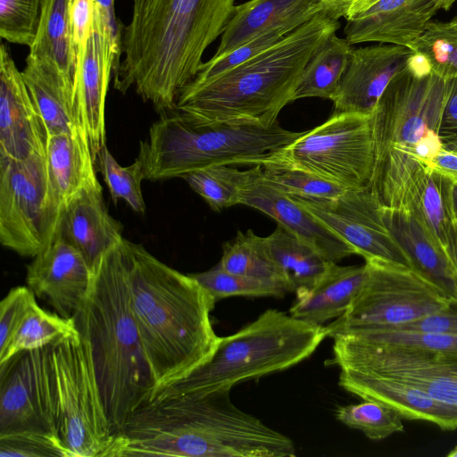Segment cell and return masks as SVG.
Instances as JSON below:
<instances>
[{
    "label": "cell",
    "instance_id": "cell-46",
    "mask_svg": "<svg viewBox=\"0 0 457 457\" xmlns=\"http://www.w3.org/2000/svg\"><path fill=\"white\" fill-rule=\"evenodd\" d=\"M70 16L75 69L84 61L95 20L94 0H71Z\"/></svg>",
    "mask_w": 457,
    "mask_h": 457
},
{
    "label": "cell",
    "instance_id": "cell-22",
    "mask_svg": "<svg viewBox=\"0 0 457 457\" xmlns=\"http://www.w3.org/2000/svg\"><path fill=\"white\" fill-rule=\"evenodd\" d=\"M338 384L357 397L392 408L403 419L426 420L445 430L457 428V408L401 381L344 368Z\"/></svg>",
    "mask_w": 457,
    "mask_h": 457
},
{
    "label": "cell",
    "instance_id": "cell-32",
    "mask_svg": "<svg viewBox=\"0 0 457 457\" xmlns=\"http://www.w3.org/2000/svg\"><path fill=\"white\" fill-rule=\"evenodd\" d=\"M257 173L256 165L245 170L231 165H214L190 171L182 177L215 212L241 204L243 193Z\"/></svg>",
    "mask_w": 457,
    "mask_h": 457
},
{
    "label": "cell",
    "instance_id": "cell-43",
    "mask_svg": "<svg viewBox=\"0 0 457 457\" xmlns=\"http://www.w3.org/2000/svg\"><path fill=\"white\" fill-rule=\"evenodd\" d=\"M294 29H295L290 27L274 28L257 36L222 57L212 58L202 64L193 79L199 81L206 80L233 69L278 43Z\"/></svg>",
    "mask_w": 457,
    "mask_h": 457
},
{
    "label": "cell",
    "instance_id": "cell-10",
    "mask_svg": "<svg viewBox=\"0 0 457 457\" xmlns=\"http://www.w3.org/2000/svg\"><path fill=\"white\" fill-rule=\"evenodd\" d=\"M48 349L59 438L69 457H104L113 434L85 344L78 333Z\"/></svg>",
    "mask_w": 457,
    "mask_h": 457
},
{
    "label": "cell",
    "instance_id": "cell-36",
    "mask_svg": "<svg viewBox=\"0 0 457 457\" xmlns=\"http://www.w3.org/2000/svg\"><path fill=\"white\" fill-rule=\"evenodd\" d=\"M189 275L204 287L215 303L230 296L281 298L289 293L287 285L281 281L231 273L223 270L219 263L208 270Z\"/></svg>",
    "mask_w": 457,
    "mask_h": 457
},
{
    "label": "cell",
    "instance_id": "cell-29",
    "mask_svg": "<svg viewBox=\"0 0 457 457\" xmlns=\"http://www.w3.org/2000/svg\"><path fill=\"white\" fill-rule=\"evenodd\" d=\"M289 293L313 286L334 263L321 252L278 224L267 237Z\"/></svg>",
    "mask_w": 457,
    "mask_h": 457
},
{
    "label": "cell",
    "instance_id": "cell-8",
    "mask_svg": "<svg viewBox=\"0 0 457 457\" xmlns=\"http://www.w3.org/2000/svg\"><path fill=\"white\" fill-rule=\"evenodd\" d=\"M303 132L225 123L198 124L174 110L161 114L139 142L137 159L145 179L182 178L214 165H261L268 154L293 142Z\"/></svg>",
    "mask_w": 457,
    "mask_h": 457
},
{
    "label": "cell",
    "instance_id": "cell-17",
    "mask_svg": "<svg viewBox=\"0 0 457 457\" xmlns=\"http://www.w3.org/2000/svg\"><path fill=\"white\" fill-rule=\"evenodd\" d=\"M413 50L382 44L353 49L331 101L334 112L371 115L389 83L407 66Z\"/></svg>",
    "mask_w": 457,
    "mask_h": 457
},
{
    "label": "cell",
    "instance_id": "cell-41",
    "mask_svg": "<svg viewBox=\"0 0 457 457\" xmlns=\"http://www.w3.org/2000/svg\"><path fill=\"white\" fill-rule=\"evenodd\" d=\"M45 0H0V36L30 47L37 37Z\"/></svg>",
    "mask_w": 457,
    "mask_h": 457
},
{
    "label": "cell",
    "instance_id": "cell-51",
    "mask_svg": "<svg viewBox=\"0 0 457 457\" xmlns=\"http://www.w3.org/2000/svg\"><path fill=\"white\" fill-rule=\"evenodd\" d=\"M324 10H329L340 18L346 16L353 0H317Z\"/></svg>",
    "mask_w": 457,
    "mask_h": 457
},
{
    "label": "cell",
    "instance_id": "cell-3",
    "mask_svg": "<svg viewBox=\"0 0 457 457\" xmlns=\"http://www.w3.org/2000/svg\"><path fill=\"white\" fill-rule=\"evenodd\" d=\"M120 245L155 395L213 354L220 338L211 319L215 303L194 278L161 262L144 245L124 237Z\"/></svg>",
    "mask_w": 457,
    "mask_h": 457
},
{
    "label": "cell",
    "instance_id": "cell-45",
    "mask_svg": "<svg viewBox=\"0 0 457 457\" xmlns=\"http://www.w3.org/2000/svg\"><path fill=\"white\" fill-rule=\"evenodd\" d=\"M37 303L28 287L12 288L0 303V353L7 347L12 335L29 310Z\"/></svg>",
    "mask_w": 457,
    "mask_h": 457
},
{
    "label": "cell",
    "instance_id": "cell-50",
    "mask_svg": "<svg viewBox=\"0 0 457 457\" xmlns=\"http://www.w3.org/2000/svg\"><path fill=\"white\" fill-rule=\"evenodd\" d=\"M430 169L457 185V152L443 147L431 161Z\"/></svg>",
    "mask_w": 457,
    "mask_h": 457
},
{
    "label": "cell",
    "instance_id": "cell-47",
    "mask_svg": "<svg viewBox=\"0 0 457 457\" xmlns=\"http://www.w3.org/2000/svg\"><path fill=\"white\" fill-rule=\"evenodd\" d=\"M377 329H397L457 336V301L451 300L443 309L410 322Z\"/></svg>",
    "mask_w": 457,
    "mask_h": 457
},
{
    "label": "cell",
    "instance_id": "cell-42",
    "mask_svg": "<svg viewBox=\"0 0 457 457\" xmlns=\"http://www.w3.org/2000/svg\"><path fill=\"white\" fill-rule=\"evenodd\" d=\"M345 335L372 343L457 353V336L397 329H371Z\"/></svg>",
    "mask_w": 457,
    "mask_h": 457
},
{
    "label": "cell",
    "instance_id": "cell-31",
    "mask_svg": "<svg viewBox=\"0 0 457 457\" xmlns=\"http://www.w3.org/2000/svg\"><path fill=\"white\" fill-rule=\"evenodd\" d=\"M353 48L346 38L332 35L308 62L293 96L331 100L348 66Z\"/></svg>",
    "mask_w": 457,
    "mask_h": 457
},
{
    "label": "cell",
    "instance_id": "cell-54",
    "mask_svg": "<svg viewBox=\"0 0 457 457\" xmlns=\"http://www.w3.org/2000/svg\"><path fill=\"white\" fill-rule=\"evenodd\" d=\"M453 204H454L455 213H456V217H457V185H454V187H453Z\"/></svg>",
    "mask_w": 457,
    "mask_h": 457
},
{
    "label": "cell",
    "instance_id": "cell-6",
    "mask_svg": "<svg viewBox=\"0 0 457 457\" xmlns=\"http://www.w3.org/2000/svg\"><path fill=\"white\" fill-rule=\"evenodd\" d=\"M447 96V79L436 74L414 51L407 66L387 86L370 115L375 149L370 187L382 207L411 211L431 170L416 152L439 135Z\"/></svg>",
    "mask_w": 457,
    "mask_h": 457
},
{
    "label": "cell",
    "instance_id": "cell-26",
    "mask_svg": "<svg viewBox=\"0 0 457 457\" xmlns=\"http://www.w3.org/2000/svg\"><path fill=\"white\" fill-rule=\"evenodd\" d=\"M368 276L366 262L353 266H340L334 262L313 286L295 291L289 314L316 325L336 320L352 305Z\"/></svg>",
    "mask_w": 457,
    "mask_h": 457
},
{
    "label": "cell",
    "instance_id": "cell-13",
    "mask_svg": "<svg viewBox=\"0 0 457 457\" xmlns=\"http://www.w3.org/2000/svg\"><path fill=\"white\" fill-rule=\"evenodd\" d=\"M332 338L331 365L401 381L457 408V353L372 343L345 334Z\"/></svg>",
    "mask_w": 457,
    "mask_h": 457
},
{
    "label": "cell",
    "instance_id": "cell-15",
    "mask_svg": "<svg viewBox=\"0 0 457 457\" xmlns=\"http://www.w3.org/2000/svg\"><path fill=\"white\" fill-rule=\"evenodd\" d=\"M289 196L350 245L365 262L382 260L410 267L370 187L346 189L335 198Z\"/></svg>",
    "mask_w": 457,
    "mask_h": 457
},
{
    "label": "cell",
    "instance_id": "cell-44",
    "mask_svg": "<svg viewBox=\"0 0 457 457\" xmlns=\"http://www.w3.org/2000/svg\"><path fill=\"white\" fill-rule=\"evenodd\" d=\"M69 457L62 441L46 433H19L0 436V457Z\"/></svg>",
    "mask_w": 457,
    "mask_h": 457
},
{
    "label": "cell",
    "instance_id": "cell-40",
    "mask_svg": "<svg viewBox=\"0 0 457 457\" xmlns=\"http://www.w3.org/2000/svg\"><path fill=\"white\" fill-rule=\"evenodd\" d=\"M258 175L268 185L287 195L335 198L346 190L337 184L300 170L258 165Z\"/></svg>",
    "mask_w": 457,
    "mask_h": 457
},
{
    "label": "cell",
    "instance_id": "cell-20",
    "mask_svg": "<svg viewBox=\"0 0 457 457\" xmlns=\"http://www.w3.org/2000/svg\"><path fill=\"white\" fill-rule=\"evenodd\" d=\"M437 12L434 0H378L346 18L351 44L376 42L411 47Z\"/></svg>",
    "mask_w": 457,
    "mask_h": 457
},
{
    "label": "cell",
    "instance_id": "cell-39",
    "mask_svg": "<svg viewBox=\"0 0 457 457\" xmlns=\"http://www.w3.org/2000/svg\"><path fill=\"white\" fill-rule=\"evenodd\" d=\"M423 54L432 71L445 78L457 76V22L430 21L411 47Z\"/></svg>",
    "mask_w": 457,
    "mask_h": 457
},
{
    "label": "cell",
    "instance_id": "cell-16",
    "mask_svg": "<svg viewBox=\"0 0 457 457\" xmlns=\"http://www.w3.org/2000/svg\"><path fill=\"white\" fill-rule=\"evenodd\" d=\"M92 269L82 253L56 234L27 266L26 284L62 317L71 319L90 286Z\"/></svg>",
    "mask_w": 457,
    "mask_h": 457
},
{
    "label": "cell",
    "instance_id": "cell-7",
    "mask_svg": "<svg viewBox=\"0 0 457 457\" xmlns=\"http://www.w3.org/2000/svg\"><path fill=\"white\" fill-rule=\"evenodd\" d=\"M327 337L323 325L266 310L237 332L220 337L206 362L157 393L152 401L230 390L238 383L285 370L310 357Z\"/></svg>",
    "mask_w": 457,
    "mask_h": 457
},
{
    "label": "cell",
    "instance_id": "cell-38",
    "mask_svg": "<svg viewBox=\"0 0 457 457\" xmlns=\"http://www.w3.org/2000/svg\"><path fill=\"white\" fill-rule=\"evenodd\" d=\"M335 416L345 426L361 431L371 440H381L403 431V417L392 408L372 400L338 406Z\"/></svg>",
    "mask_w": 457,
    "mask_h": 457
},
{
    "label": "cell",
    "instance_id": "cell-18",
    "mask_svg": "<svg viewBox=\"0 0 457 457\" xmlns=\"http://www.w3.org/2000/svg\"><path fill=\"white\" fill-rule=\"evenodd\" d=\"M47 131L25 81L2 44L0 48V156L24 160L46 155Z\"/></svg>",
    "mask_w": 457,
    "mask_h": 457
},
{
    "label": "cell",
    "instance_id": "cell-21",
    "mask_svg": "<svg viewBox=\"0 0 457 457\" xmlns=\"http://www.w3.org/2000/svg\"><path fill=\"white\" fill-rule=\"evenodd\" d=\"M56 234L77 248L91 269L122 240V224L109 213L99 180L84 187L71 200Z\"/></svg>",
    "mask_w": 457,
    "mask_h": 457
},
{
    "label": "cell",
    "instance_id": "cell-12",
    "mask_svg": "<svg viewBox=\"0 0 457 457\" xmlns=\"http://www.w3.org/2000/svg\"><path fill=\"white\" fill-rule=\"evenodd\" d=\"M369 276L349 309L326 327L328 337L396 326L445 307L450 299L408 266L366 261Z\"/></svg>",
    "mask_w": 457,
    "mask_h": 457
},
{
    "label": "cell",
    "instance_id": "cell-1",
    "mask_svg": "<svg viewBox=\"0 0 457 457\" xmlns=\"http://www.w3.org/2000/svg\"><path fill=\"white\" fill-rule=\"evenodd\" d=\"M236 0H134L123 26L113 87L129 89L154 110H175L180 90L197 74L206 48L231 18Z\"/></svg>",
    "mask_w": 457,
    "mask_h": 457
},
{
    "label": "cell",
    "instance_id": "cell-56",
    "mask_svg": "<svg viewBox=\"0 0 457 457\" xmlns=\"http://www.w3.org/2000/svg\"><path fill=\"white\" fill-rule=\"evenodd\" d=\"M453 20L457 22V15Z\"/></svg>",
    "mask_w": 457,
    "mask_h": 457
},
{
    "label": "cell",
    "instance_id": "cell-48",
    "mask_svg": "<svg viewBox=\"0 0 457 457\" xmlns=\"http://www.w3.org/2000/svg\"><path fill=\"white\" fill-rule=\"evenodd\" d=\"M94 26L104 37L115 61L117 70L121 56V34L123 25H121L116 18L114 0H94Z\"/></svg>",
    "mask_w": 457,
    "mask_h": 457
},
{
    "label": "cell",
    "instance_id": "cell-25",
    "mask_svg": "<svg viewBox=\"0 0 457 457\" xmlns=\"http://www.w3.org/2000/svg\"><path fill=\"white\" fill-rule=\"evenodd\" d=\"M322 10L317 0H249L236 5L212 59L274 28L296 29Z\"/></svg>",
    "mask_w": 457,
    "mask_h": 457
},
{
    "label": "cell",
    "instance_id": "cell-9",
    "mask_svg": "<svg viewBox=\"0 0 457 457\" xmlns=\"http://www.w3.org/2000/svg\"><path fill=\"white\" fill-rule=\"evenodd\" d=\"M374 164L370 115L333 112L322 124L270 153L261 165L300 170L356 189L370 187Z\"/></svg>",
    "mask_w": 457,
    "mask_h": 457
},
{
    "label": "cell",
    "instance_id": "cell-5",
    "mask_svg": "<svg viewBox=\"0 0 457 457\" xmlns=\"http://www.w3.org/2000/svg\"><path fill=\"white\" fill-rule=\"evenodd\" d=\"M73 320L114 435L155 392L131 306L120 242L93 266L88 291Z\"/></svg>",
    "mask_w": 457,
    "mask_h": 457
},
{
    "label": "cell",
    "instance_id": "cell-4",
    "mask_svg": "<svg viewBox=\"0 0 457 457\" xmlns=\"http://www.w3.org/2000/svg\"><path fill=\"white\" fill-rule=\"evenodd\" d=\"M339 19L322 10L238 66L206 80L192 79L179 93L175 110L198 124L274 126L293 102L310 59L339 29Z\"/></svg>",
    "mask_w": 457,
    "mask_h": 457
},
{
    "label": "cell",
    "instance_id": "cell-55",
    "mask_svg": "<svg viewBox=\"0 0 457 457\" xmlns=\"http://www.w3.org/2000/svg\"><path fill=\"white\" fill-rule=\"evenodd\" d=\"M448 457H457V445L447 453Z\"/></svg>",
    "mask_w": 457,
    "mask_h": 457
},
{
    "label": "cell",
    "instance_id": "cell-19",
    "mask_svg": "<svg viewBox=\"0 0 457 457\" xmlns=\"http://www.w3.org/2000/svg\"><path fill=\"white\" fill-rule=\"evenodd\" d=\"M115 70V61L94 26L84 61L75 69L71 112L75 127L88 140L95 162L106 145L105 101Z\"/></svg>",
    "mask_w": 457,
    "mask_h": 457
},
{
    "label": "cell",
    "instance_id": "cell-53",
    "mask_svg": "<svg viewBox=\"0 0 457 457\" xmlns=\"http://www.w3.org/2000/svg\"><path fill=\"white\" fill-rule=\"evenodd\" d=\"M457 0H434L437 12L439 10H449Z\"/></svg>",
    "mask_w": 457,
    "mask_h": 457
},
{
    "label": "cell",
    "instance_id": "cell-27",
    "mask_svg": "<svg viewBox=\"0 0 457 457\" xmlns=\"http://www.w3.org/2000/svg\"><path fill=\"white\" fill-rule=\"evenodd\" d=\"M46 159L50 184L62 211L84 187L98 180L88 140L77 128L49 135Z\"/></svg>",
    "mask_w": 457,
    "mask_h": 457
},
{
    "label": "cell",
    "instance_id": "cell-2",
    "mask_svg": "<svg viewBox=\"0 0 457 457\" xmlns=\"http://www.w3.org/2000/svg\"><path fill=\"white\" fill-rule=\"evenodd\" d=\"M230 390L154 399L113 435L104 457H295L294 442L237 408Z\"/></svg>",
    "mask_w": 457,
    "mask_h": 457
},
{
    "label": "cell",
    "instance_id": "cell-33",
    "mask_svg": "<svg viewBox=\"0 0 457 457\" xmlns=\"http://www.w3.org/2000/svg\"><path fill=\"white\" fill-rule=\"evenodd\" d=\"M453 187L454 184L448 179L430 170L420 188L411 209L445 250L457 227Z\"/></svg>",
    "mask_w": 457,
    "mask_h": 457
},
{
    "label": "cell",
    "instance_id": "cell-35",
    "mask_svg": "<svg viewBox=\"0 0 457 457\" xmlns=\"http://www.w3.org/2000/svg\"><path fill=\"white\" fill-rule=\"evenodd\" d=\"M76 334L73 318L47 312L37 302L21 321L5 350L0 353V365L21 352L46 347L62 337Z\"/></svg>",
    "mask_w": 457,
    "mask_h": 457
},
{
    "label": "cell",
    "instance_id": "cell-24",
    "mask_svg": "<svg viewBox=\"0 0 457 457\" xmlns=\"http://www.w3.org/2000/svg\"><path fill=\"white\" fill-rule=\"evenodd\" d=\"M386 224L401 246L410 268L457 301V270L447 251L411 211L382 207Z\"/></svg>",
    "mask_w": 457,
    "mask_h": 457
},
{
    "label": "cell",
    "instance_id": "cell-14",
    "mask_svg": "<svg viewBox=\"0 0 457 457\" xmlns=\"http://www.w3.org/2000/svg\"><path fill=\"white\" fill-rule=\"evenodd\" d=\"M19 433L59 437L48 346L21 352L0 365V436Z\"/></svg>",
    "mask_w": 457,
    "mask_h": 457
},
{
    "label": "cell",
    "instance_id": "cell-34",
    "mask_svg": "<svg viewBox=\"0 0 457 457\" xmlns=\"http://www.w3.org/2000/svg\"><path fill=\"white\" fill-rule=\"evenodd\" d=\"M218 263L231 273L285 283L270 253L267 237H260L251 229L238 231L234 238L223 244Z\"/></svg>",
    "mask_w": 457,
    "mask_h": 457
},
{
    "label": "cell",
    "instance_id": "cell-23",
    "mask_svg": "<svg viewBox=\"0 0 457 457\" xmlns=\"http://www.w3.org/2000/svg\"><path fill=\"white\" fill-rule=\"evenodd\" d=\"M257 173L243 193L241 204L274 219L301 240L311 245L333 262L356 254L355 250L289 195L264 182Z\"/></svg>",
    "mask_w": 457,
    "mask_h": 457
},
{
    "label": "cell",
    "instance_id": "cell-28",
    "mask_svg": "<svg viewBox=\"0 0 457 457\" xmlns=\"http://www.w3.org/2000/svg\"><path fill=\"white\" fill-rule=\"evenodd\" d=\"M22 78L45 123L47 136L70 133L76 127L72 119V83L46 60L29 54Z\"/></svg>",
    "mask_w": 457,
    "mask_h": 457
},
{
    "label": "cell",
    "instance_id": "cell-49",
    "mask_svg": "<svg viewBox=\"0 0 457 457\" xmlns=\"http://www.w3.org/2000/svg\"><path fill=\"white\" fill-rule=\"evenodd\" d=\"M438 134L444 148L457 152V76L447 79V96Z\"/></svg>",
    "mask_w": 457,
    "mask_h": 457
},
{
    "label": "cell",
    "instance_id": "cell-37",
    "mask_svg": "<svg viewBox=\"0 0 457 457\" xmlns=\"http://www.w3.org/2000/svg\"><path fill=\"white\" fill-rule=\"evenodd\" d=\"M96 162L114 204L122 199L137 213L145 212L141 183L145 174L141 162L136 159L127 167L118 163L105 145L99 152Z\"/></svg>",
    "mask_w": 457,
    "mask_h": 457
},
{
    "label": "cell",
    "instance_id": "cell-11",
    "mask_svg": "<svg viewBox=\"0 0 457 457\" xmlns=\"http://www.w3.org/2000/svg\"><path fill=\"white\" fill-rule=\"evenodd\" d=\"M63 211L51 187L46 155L0 156V242L21 256L35 257L56 236Z\"/></svg>",
    "mask_w": 457,
    "mask_h": 457
},
{
    "label": "cell",
    "instance_id": "cell-30",
    "mask_svg": "<svg viewBox=\"0 0 457 457\" xmlns=\"http://www.w3.org/2000/svg\"><path fill=\"white\" fill-rule=\"evenodd\" d=\"M70 4L71 0H45L37 34L29 47V54L54 63L73 85L76 62Z\"/></svg>",
    "mask_w": 457,
    "mask_h": 457
},
{
    "label": "cell",
    "instance_id": "cell-52",
    "mask_svg": "<svg viewBox=\"0 0 457 457\" xmlns=\"http://www.w3.org/2000/svg\"><path fill=\"white\" fill-rule=\"evenodd\" d=\"M446 251L457 270V227L455 228Z\"/></svg>",
    "mask_w": 457,
    "mask_h": 457
}]
</instances>
